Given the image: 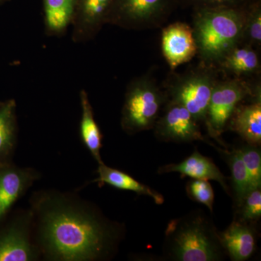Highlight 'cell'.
I'll list each match as a JSON object with an SVG mask.
<instances>
[{"label":"cell","mask_w":261,"mask_h":261,"mask_svg":"<svg viewBox=\"0 0 261 261\" xmlns=\"http://www.w3.org/2000/svg\"><path fill=\"white\" fill-rule=\"evenodd\" d=\"M34 237L41 257L51 261L112 258L125 235L124 225L76 194L40 190L31 196Z\"/></svg>","instance_id":"6da1fadb"},{"label":"cell","mask_w":261,"mask_h":261,"mask_svg":"<svg viewBox=\"0 0 261 261\" xmlns=\"http://www.w3.org/2000/svg\"><path fill=\"white\" fill-rule=\"evenodd\" d=\"M163 250L166 258L175 261H219L226 254L212 220L200 210L168 223Z\"/></svg>","instance_id":"7a4b0ae2"},{"label":"cell","mask_w":261,"mask_h":261,"mask_svg":"<svg viewBox=\"0 0 261 261\" xmlns=\"http://www.w3.org/2000/svg\"><path fill=\"white\" fill-rule=\"evenodd\" d=\"M246 7L193 10L192 27L201 61L216 65L242 42Z\"/></svg>","instance_id":"3957f363"},{"label":"cell","mask_w":261,"mask_h":261,"mask_svg":"<svg viewBox=\"0 0 261 261\" xmlns=\"http://www.w3.org/2000/svg\"><path fill=\"white\" fill-rule=\"evenodd\" d=\"M166 102L164 89L152 75L132 80L127 87L122 108V129L129 135L153 129Z\"/></svg>","instance_id":"277c9868"},{"label":"cell","mask_w":261,"mask_h":261,"mask_svg":"<svg viewBox=\"0 0 261 261\" xmlns=\"http://www.w3.org/2000/svg\"><path fill=\"white\" fill-rule=\"evenodd\" d=\"M221 72L214 64L200 62L193 69L171 74L164 86L167 100L184 106L197 122H205L207 107Z\"/></svg>","instance_id":"5b68a950"},{"label":"cell","mask_w":261,"mask_h":261,"mask_svg":"<svg viewBox=\"0 0 261 261\" xmlns=\"http://www.w3.org/2000/svg\"><path fill=\"white\" fill-rule=\"evenodd\" d=\"M260 79H220L211 94L205 120L210 137L219 142L237 106L244 101L261 97Z\"/></svg>","instance_id":"8992f818"},{"label":"cell","mask_w":261,"mask_h":261,"mask_svg":"<svg viewBox=\"0 0 261 261\" xmlns=\"http://www.w3.org/2000/svg\"><path fill=\"white\" fill-rule=\"evenodd\" d=\"M178 5V0H115L107 24L132 30L159 28Z\"/></svg>","instance_id":"52a82bcc"},{"label":"cell","mask_w":261,"mask_h":261,"mask_svg":"<svg viewBox=\"0 0 261 261\" xmlns=\"http://www.w3.org/2000/svg\"><path fill=\"white\" fill-rule=\"evenodd\" d=\"M42 258L34 237L30 208L11 212L0 224V261H35Z\"/></svg>","instance_id":"ba28073f"},{"label":"cell","mask_w":261,"mask_h":261,"mask_svg":"<svg viewBox=\"0 0 261 261\" xmlns=\"http://www.w3.org/2000/svg\"><path fill=\"white\" fill-rule=\"evenodd\" d=\"M163 111L153 128L156 138L176 143L202 141L217 148L202 135L198 122L184 106L167 100Z\"/></svg>","instance_id":"9c48e42d"},{"label":"cell","mask_w":261,"mask_h":261,"mask_svg":"<svg viewBox=\"0 0 261 261\" xmlns=\"http://www.w3.org/2000/svg\"><path fill=\"white\" fill-rule=\"evenodd\" d=\"M41 178L42 175L35 168L20 167L14 162L0 166V224L15 203Z\"/></svg>","instance_id":"30bf717a"},{"label":"cell","mask_w":261,"mask_h":261,"mask_svg":"<svg viewBox=\"0 0 261 261\" xmlns=\"http://www.w3.org/2000/svg\"><path fill=\"white\" fill-rule=\"evenodd\" d=\"M115 0H75L72 39L75 43L92 40L103 25L107 24L108 15Z\"/></svg>","instance_id":"8fae6325"},{"label":"cell","mask_w":261,"mask_h":261,"mask_svg":"<svg viewBox=\"0 0 261 261\" xmlns=\"http://www.w3.org/2000/svg\"><path fill=\"white\" fill-rule=\"evenodd\" d=\"M161 47L172 72L180 65L191 61L197 55L193 29L184 22H175L163 28Z\"/></svg>","instance_id":"7c38bea8"},{"label":"cell","mask_w":261,"mask_h":261,"mask_svg":"<svg viewBox=\"0 0 261 261\" xmlns=\"http://www.w3.org/2000/svg\"><path fill=\"white\" fill-rule=\"evenodd\" d=\"M215 65L225 77L254 80L260 76L258 50L243 43L230 49Z\"/></svg>","instance_id":"4fadbf2b"},{"label":"cell","mask_w":261,"mask_h":261,"mask_svg":"<svg viewBox=\"0 0 261 261\" xmlns=\"http://www.w3.org/2000/svg\"><path fill=\"white\" fill-rule=\"evenodd\" d=\"M178 173L182 176H189L195 179L219 182L226 193H230L226 176L221 173L214 161L202 155L197 150L191 155L176 164H168L159 168V173Z\"/></svg>","instance_id":"5bb4252c"},{"label":"cell","mask_w":261,"mask_h":261,"mask_svg":"<svg viewBox=\"0 0 261 261\" xmlns=\"http://www.w3.org/2000/svg\"><path fill=\"white\" fill-rule=\"evenodd\" d=\"M243 102L235 108L227 126L247 145L258 147L261 143V97Z\"/></svg>","instance_id":"9a60e30c"},{"label":"cell","mask_w":261,"mask_h":261,"mask_svg":"<svg viewBox=\"0 0 261 261\" xmlns=\"http://www.w3.org/2000/svg\"><path fill=\"white\" fill-rule=\"evenodd\" d=\"M219 237L225 252L231 260H248L255 252V233L247 223L234 220L224 232L219 233Z\"/></svg>","instance_id":"2e32d148"},{"label":"cell","mask_w":261,"mask_h":261,"mask_svg":"<svg viewBox=\"0 0 261 261\" xmlns=\"http://www.w3.org/2000/svg\"><path fill=\"white\" fill-rule=\"evenodd\" d=\"M97 173V178L92 180L91 183H97L99 187L108 185L118 190L134 192L140 195L148 196L153 199L158 205H161L164 202V197L161 194L137 181L128 173L109 167L104 163L98 164Z\"/></svg>","instance_id":"e0dca14e"},{"label":"cell","mask_w":261,"mask_h":261,"mask_svg":"<svg viewBox=\"0 0 261 261\" xmlns=\"http://www.w3.org/2000/svg\"><path fill=\"white\" fill-rule=\"evenodd\" d=\"M16 102H0V166L13 163L18 143Z\"/></svg>","instance_id":"ac0fdd59"},{"label":"cell","mask_w":261,"mask_h":261,"mask_svg":"<svg viewBox=\"0 0 261 261\" xmlns=\"http://www.w3.org/2000/svg\"><path fill=\"white\" fill-rule=\"evenodd\" d=\"M82 117H81L80 132L82 143L88 149L98 164L103 163L101 157L103 136L94 116L88 94L84 89L80 93Z\"/></svg>","instance_id":"d6986e66"},{"label":"cell","mask_w":261,"mask_h":261,"mask_svg":"<svg viewBox=\"0 0 261 261\" xmlns=\"http://www.w3.org/2000/svg\"><path fill=\"white\" fill-rule=\"evenodd\" d=\"M44 24L48 35L63 34L71 24L75 0H44Z\"/></svg>","instance_id":"ffe728a7"},{"label":"cell","mask_w":261,"mask_h":261,"mask_svg":"<svg viewBox=\"0 0 261 261\" xmlns=\"http://www.w3.org/2000/svg\"><path fill=\"white\" fill-rule=\"evenodd\" d=\"M223 152L228 156V165L231 171V181L234 192L235 202L238 207L247 194L251 191L250 179L240 149H233L231 152L225 149Z\"/></svg>","instance_id":"44dd1931"},{"label":"cell","mask_w":261,"mask_h":261,"mask_svg":"<svg viewBox=\"0 0 261 261\" xmlns=\"http://www.w3.org/2000/svg\"><path fill=\"white\" fill-rule=\"evenodd\" d=\"M243 44L260 51L261 48V0H253L247 5L244 22Z\"/></svg>","instance_id":"7402d4cb"},{"label":"cell","mask_w":261,"mask_h":261,"mask_svg":"<svg viewBox=\"0 0 261 261\" xmlns=\"http://www.w3.org/2000/svg\"><path fill=\"white\" fill-rule=\"evenodd\" d=\"M242 159L246 168L250 190L260 188L261 187V154L256 146L247 145L240 149Z\"/></svg>","instance_id":"603a6c76"},{"label":"cell","mask_w":261,"mask_h":261,"mask_svg":"<svg viewBox=\"0 0 261 261\" xmlns=\"http://www.w3.org/2000/svg\"><path fill=\"white\" fill-rule=\"evenodd\" d=\"M239 221L250 223L258 221L261 216V190L255 189L249 192L238 206Z\"/></svg>","instance_id":"cb8c5ba5"},{"label":"cell","mask_w":261,"mask_h":261,"mask_svg":"<svg viewBox=\"0 0 261 261\" xmlns=\"http://www.w3.org/2000/svg\"><path fill=\"white\" fill-rule=\"evenodd\" d=\"M187 195L195 202L205 205L211 212L214 211V192L207 180L195 179L187 182Z\"/></svg>","instance_id":"d4e9b609"},{"label":"cell","mask_w":261,"mask_h":261,"mask_svg":"<svg viewBox=\"0 0 261 261\" xmlns=\"http://www.w3.org/2000/svg\"><path fill=\"white\" fill-rule=\"evenodd\" d=\"M178 5L199 8H243L253 0H178Z\"/></svg>","instance_id":"484cf974"}]
</instances>
